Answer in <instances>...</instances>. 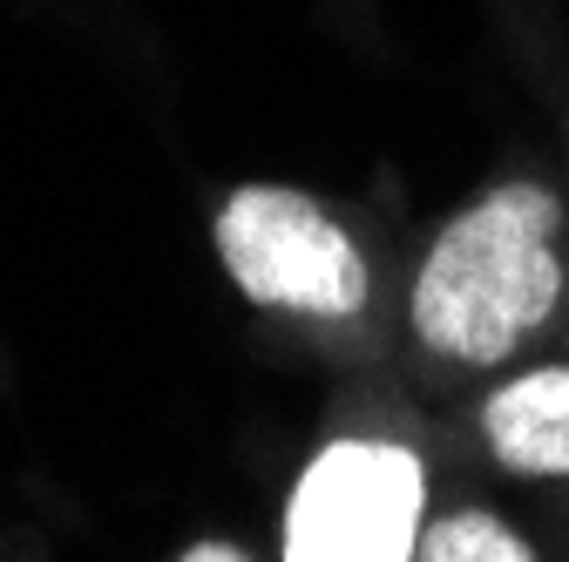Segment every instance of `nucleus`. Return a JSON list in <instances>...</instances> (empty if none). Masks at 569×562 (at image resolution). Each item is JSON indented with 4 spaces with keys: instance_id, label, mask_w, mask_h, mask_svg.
I'll use <instances>...</instances> for the list:
<instances>
[{
    "instance_id": "nucleus-1",
    "label": "nucleus",
    "mask_w": 569,
    "mask_h": 562,
    "mask_svg": "<svg viewBox=\"0 0 569 562\" xmlns=\"http://www.w3.org/2000/svg\"><path fill=\"white\" fill-rule=\"evenodd\" d=\"M562 210L542 183H502L441 231L413 285V332L448 360L495 367L556 312L562 264L549 251Z\"/></svg>"
},
{
    "instance_id": "nucleus-2",
    "label": "nucleus",
    "mask_w": 569,
    "mask_h": 562,
    "mask_svg": "<svg viewBox=\"0 0 569 562\" xmlns=\"http://www.w3.org/2000/svg\"><path fill=\"white\" fill-rule=\"evenodd\" d=\"M427 474L393 441H332L292 488L284 555L292 562H400L420 542Z\"/></svg>"
},
{
    "instance_id": "nucleus-3",
    "label": "nucleus",
    "mask_w": 569,
    "mask_h": 562,
    "mask_svg": "<svg viewBox=\"0 0 569 562\" xmlns=\"http://www.w3.org/2000/svg\"><path fill=\"white\" fill-rule=\"evenodd\" d=\"M218 251L258 305H284L306 319H352L367 305V264L352 238L299 190H238L218 218Z\"/></svg>"
},
{
    "instance_id": "nucleus-4",
    "label": "nucleus",
    "mask_w": 569,
    "mask_h": 562,
    "mask_svg": "<svg viewBox=\"0 0 569 562\" xmlns=\"http://www.w3.org/2000/svg\"><path fill=\"white\" fill-rule=\"evenodd\" d=\"M488 448L509 474H569V367L522 373L488 400Z\"/></svg>"
},
{
    "instance_id": "nucleus-5",
    "label": "nucleus",
    "mask_w": 569,
    "mask_h": 562,
    "mask_svg": "<svg viewBox=\"0 0 569 562\" xmlns=\"http://www.w3.org/2000/svg\"><path fill=\"white\" fill-rule=\"evenodd\" d=\"M413 555H427V562H529L536 549H529L509 522L461 509V515H448V522H435V529H420Z\"/></svg>"
},
{
    "instance_id": "nucleus-6",
    "label": "nucleus",
    "mask_w": 569,
    "mask_h": 562,
    "mask_svg": "<svg viewBox=\"0 0 569 562\" xmlns=\"http://www.w3.org/2000/svg\"><path fill=\"white\" fill-rule=\"evenodd\" d=\"M190 562H238L244 549H231V542H197V549H183Z\"/></svg>"
}]
</instances>
